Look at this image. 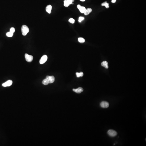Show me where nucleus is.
Here are the masks:
<instances>
[{
  "mask_svg": "<svg viewBox=\"0 0 146 146\" xmlns=\"http://www.w3.org/2000/svg\"><path fill=\"white\" fill-rule=\"evenodd\" d=\"M95 119V113L92 110H87L84 113L79 121V125L82 128H85L90 125Z\"/></svg>",
  "mask_w": 146,
  "mask_h": 146,
  "instance_id": "3",
  "label": "nucleus"
},
{
  "mask_svg": "<svg viewBox=\"0 0 146 146\" xmlns=\"http://www.w3.org/2000/svg\"><path fill=\"white\" fill-rule=\"evenodd\" d=\"M137 43L140 44V46H142L143 47H146V37L141 36L140 37L137 41Z\"/></svg>",
  "mask_w": 146,
  "mask_h": 146,
  "instance_id": "9",
  "label": "nucleus"
},
{
  "mask_svg": "<svg viewBox=\"0 0 146 146\" xmlns=\"http://www.w3.org/2000/svg\"><path fill=\"white\" fill-rule=\"evenodd\" d=\"M50 114L52 122L57 125H61L64 123L66 118V113L62 110H59L55 107H51Z\"/></svg>",
  "mask_w": 146,
  "mask_h": 146,
  "instance_id": "2",
  "label": "nucleus"
},
{
  "mask_svg": "<svg viewBox=\"0 0 146 146\" xmlns=\"http://www.w3.org/2000/svg\"><path fill=\"white\" fill-rule=\"evenodd\" d=\"M44 68L48 72L52 71L58 62V58L56 54L51 50H46L42 57Z\"/></svg>",
  "mask_w": 146,
  "mask_h": 146,
  "instance_id": "1",
  "label": "nucleus"
},
{
  "mask_svg": "<svg viewBox=\"0 0 146 146\" xmlns=\"http://www.w3.org/2000/svg\"><path fill=\"white\" fill-rule=\"evenodd\" d=\"M30 62H31V58L29 56L27 55H23L21 56L20 61V63L26 66H27L29 64Z\"/></svg>",
  "mask_w": 146,
  "mask_h": 146,
  "instance_id": "7",
  "label": "nucleus"
},
{
  "mask_svg": "<svg viewBox=\"0 0 146 146\" xmlns=\"http://www.w3.org/2000/svg\"><path fill=\"white\" fill-rule=\"evenodd\" d=\"M136 5L139 9H142L145 7L146 5V0H134Z\"/></svg>",
  "mask_w": 146,
  "mask_h": 146,
  "instance_id": "8",
  "label": "nucleus"
},
{
  "mask_svg": "<svg viewBox=\"0 0 146 146\" xmlns=\"http://www.w3.org/2000/svg\"><path fill=\"white\" fill-rule=\"evenodd\" d=\"M27 66H26L20 63L19 64H15L13 67V72L16 74H24L26 73L27 70Z\"/></svg>",
  "mask_w": 146,
  "mask_h": 146,
  "instance_id": "6",
  "label": "nucleus"
},
{
  "mask_svg": "<svg viewBox=\"0 0 146 146\" xmlns=\"http://www.w3.org/2000/svg\"><path fill=\"white\" fill-rule=\"evenodd\" d=\"M127 3H128V11L131 14H134L139 11L140 9L136 5L134 0H129Z\"/></svg>",
  "mask_w": 146,
  "mask_h": 146,
  "instance_id": "5",
  "label": "nucleus"
},
{
  "mask_svg": "<svg viewBox=\"0 0 146 146\" xmlns=\"http://www.w3.org/2000/svg\"><path fill=\"white\" fill-rule=\"evenodd\" d=\"M104 13L101 10L94 11L92 15V21L94 25L98 28H101L103 25Z\"/></svg>",
  "mask_w": 146,
  "mask_h": 146,
  "instance_id": "4",
  "label": "nucleus"
}]
</instances>
